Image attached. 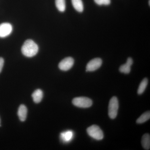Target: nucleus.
Returning <instances> with one entry per match:
<instances>
[{
	"label": "nucleus",
	"mask_w": 150,
	"mask_h": 150,
	"mask_svg": "<svg viewBox=\"0 0 150 150\" xmlns=\"http://www.w3.org/2000/svg\"><path fill=\"white\" fill-rule=\"evenodd\" d=\"M38 51V46L37 44L31 39L25 40L22 46L21 52L26 57H33L37 54Z\"/></svg>",
	"instance_id": "nucleus-1"
},
{
	"label": "nucleus",
	"mask_w": 150,
	"mask_h": 150,
	"mask_svg": "<svg viewBox=\"0 0 150 150\" xmlns=\"http://www.w3.org/2000/svg\"><path fill=\"white\" fill-rule=\"evenodd\" d=\"M89 136L96 140H101L104 137L103 132L99 126L93 125L87 129Z\"/></svg>",
	"instance_id": "nucleus-2"
},
{
	"label": "nucleus",
	"mask_w": 150,
	"mask_h": 150,
	"mask_svg": "<svg viewBox=\"0 0 150 150\" xmlns=\"http://www.w3.org/2000/svg\"><path fill=\"white\" fill-rule=\"evenodd\" d=\"M118 98L116 97H112L110 100L108 105V115L111 119L116 118L118 114Z\"/></svg>",
	"instance_id": "nucleus-3"
},
{
	"label": "nucleus",
	"mask_w": 150,
	"mask_h": 150,
	"mask_svg": "<svg viewBox=\"0 0 150 150\" xmlns=\"http://www.w3.org/2000/svg\"><path fill=\"white\" fill-rule=\"evenodd\" d=\"M72 103L75 106L82 108L91 107L93 104L91 100L85 97L75 98L72 100Z\"/></svg>",
	"instance_id": "nucleus-4"
},
{
	"label": "nucleus",
	"mask_w": 150,
	"mask_h": 150,
	"mask_svg": "<svg viewBox=\"0 0 150 150\" xmlns=\"http://www.w3.org/2000/svg\"><path fill=\"white\" fill-rule=\"evenodd\" d=\"M102 61L100 58H95L88 63L86 67L87 72H91L96 71L101 67Z\"/></svg>",
	"instance_id": "nucleus-5"
},
{
	"label": "nucleus",
	"mask_w": 150,
	"mask_h": 150,
	"mask_svg": "<svg viewBox=\"0 0 150 150\" xmlns=\"http://www.w3.org/2000/svg\"><path fill=\"white\" fill-rule=\"evenodd\" d=\"M74 63V60L72 57H69L65 58L60 62L59 67L60 70L63 71H67L70 70Z\"/></svg>",
	"instance_id": "nucleus-6"
},
{
	"label": "nucleus",
	"mask_w": 150,
	"mask_h": 150,
	"mask_svg": "<svg viewBox=\"0 0 150 150\" xmlns=\"http://www.w3.org/2000/svg\"><path fill=\"white\" fill-rule=\"evenodd\" d=\"M12 25L8 23H4L0 24V38H5L10 35L12 32Z\"/></svg>",
	"instance_id": "nucleus-7"
},
{
	"label": "nucleus",
	"mask_w": 150,
	"mask_h": 150,
	"mask_svg": "<svg viewBox=\"0 0 150 150\" xmlns=\"http://www.w3.org/2000/svg\"><path fill=\"white\" fill-rule=\"evenodd\" d=\"M133 64V59L132 58H128L126 64L121 65L119 68V71L121 73L125 74H128L131 71V66Z\"/></svg>",
	"instance_id": "nucleus-8"
},
{
	"label": "nucleus",
	"mask_w": 150,
	"mask_h": 150,
	"mask_svg": "<svg viewBox=\"0 0 150 150\" xmlns=\"http://www.w3.org/2000/svg\"><path fill=\"white\" fill-rule=\"evenodd\" d=\"M18 115L21 121H25L27 117V108L24 105L22 104L20 105L18 112Z\"/></svg>",
	"instance_id": "nucleus-9"
},
{
	"label": "nucleus",
	"mask_w": 150,
	"mask_h": 150,
	"mask_svg": "<svg viewBox=\"0 0 150 150\" xmlns=\"http://www.w3.org/2000/svg\"><path fill=\"white\" fill-rule=\"evenodd\" d=\"M33 99L34 102L36 103L41 102L43 97V92L41 90L38 89L32 94Z\"/></svg>",
	"instance_id": "nucleus-10"
},
{
	"label": "nucleus",
	"mask_w": 150,
	"mask_h": 150,
	"mask_svg": "<svg viewBox=\"0 0 150 150\" xmlns=\"http://www.w3.org/2000/svg\"><path fill=\"white\" fill-rule=\"evenodd\" d=\"M142 146L145 150H149L150 148V136L148 134H145L142 138Z\"/></svg>",
	"instance_id": "nucleus-11"
},
{
	"label": "nucleus",
	"mask_w": 150,
	"mask_h": 150,
	"mask_svg": "<svg viewBox=\"0 0 150 150\" xmlns=\"http://www.w3.org/2000/svg\"><path fill=\"white\" fill-rule=\"evenodd\" d=\"M73 7L79 12H82L83 11V5L82 0H71Z\"/></svg>",
	"instance_id": "nucleus-12"
},
{
	"label": "nucleus",
	"mask_w": 150,
	"mask_h": 150,
	"mask_svg": "<svg viewBox=\"0 0 150 150\" xmlns=\"http://www.w3.org/2000/svg\"><path fill=\"white\" fill-rule=\"evenodd\" d=\"M73 137V132L71 131H66L61 134V139L63 142H70L72 139Z\"/></svg>",
	"instance_id": "nucleus-13"
},
{
	"label": "nucleus",
	"mask_w": 150,
	"mask_h": 150,
	"mask_svg": "<svg viewBox=\"0 0 150 150\" xmlns=\"http://www.w3.org/2000/svg\"><path fill=\"white\" fill-rule=\"evenodd\" d=\"M56 8L61 12H64L66 10V1L65 0H55Z\"/></svg>",
	"instance_id": "nucleus-14"
},
{
	"label": "nucleus",
	"mask_w": 150,
	"mask_h": 150,
	"mask_svg": "<svg viewBox=\"0 0 150 150\" xmlns=\"http://www.w3.org/2000/svg\"><path fill=\"white\" fill-rule=\"evenodd\" d=\"M150 118V111H147V112L143 113L141 115L139 118L137 119V123L138 124H141L145 123L146 121H148Z\"/></svg>",
	"instance_id": "nucleus-15"
},
{
	"label": "nucleus",
	"mask_w": 150,
	"mask_h": 150,
	"mask_svg": "<svg viewBox=\"0 0 150 150\" xmlns=\"http://www.w3.org/2000/svg\"><path fill=\"white\" fill-rule=\"evenodd\" d=\"M148 83V80L147 78H144L142 80L139 86V88H138V94L141 95L145 91Z\"/></svg>",
	"instance_id": "nucleus-16"
},
{
	"label": "nucleus",
	"mask_w": 150,
	"mask_h": 150,
	"mask_svg": "<svg viewBox=\"0 0 150 150\" xmlns=\"http://www.w3.org/2000/svg\"><path fill=\"white\" fill-rule=\"evenodd\" d=\"M98 5H108L110 4V0H94Z\"/></svg>",
	"instance_id": "nucleus-17"
},
{
	"label": "nucleus",
	"mask_w": 150,
	"mask_h": 150,
	"mask_svg": "<svg viewBox=\"0 0 150 150\" xmlns=\"http://www.w3.org/2000/svg\"><path fill=\"white\" fill-rule=\"evenodd\" d=\"M4 59L3 58L1 57H0V73L1 72L2 70L3 67H4Z\"/></svg>",
	"instance_id": "nucleus-18"
},
{
	"label": "nucleus",
	"mask_w": 150,
	"mask_h": 150,
	"mask_svg": "<svg viewBox=\"0 0 150 150\" xmlns=\"http://www.w3.org/2000/svg\"><path fill=\"white\" fill-rule=\"evenodd\" d=\"M150 0H149V6H150Z\"/></svg>",
	"instance_id": "nucleus-19"
}]
</instances>
